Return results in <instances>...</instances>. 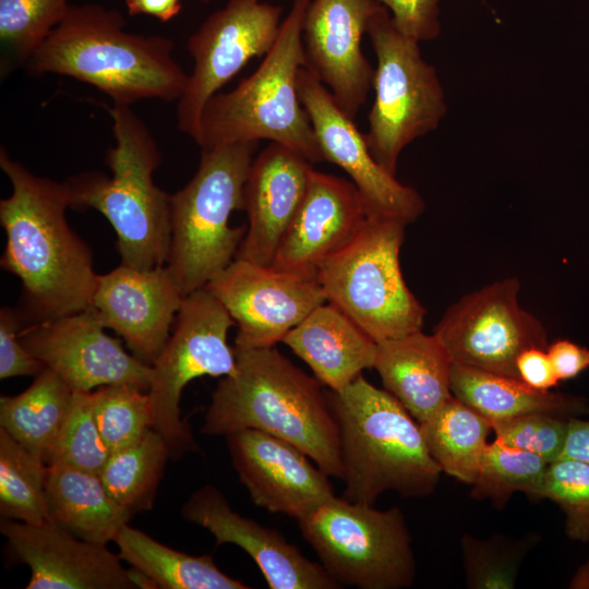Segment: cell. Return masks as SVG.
Returning <instances> with one entry per match:
<instances>
[{"label":"cell","instance_id":"6da1fadb","mask_svg":"<svg viewBox=\"0 0 589 589\" xmlns=\"http://www.w3.org/2000/svg\"><path fill=\"white\" fill-rule=\"evenodd\" d=\"M0 167L12 187L0 201V265L21 281L15 311L22 328L89 308L98 274L91 248L67 220V182L36 176L3 147Z\"/></svg>","mask_w":589,"mask_h":589},{"label":"cell","instance_id":"7a4b0ae2","mask_svg":"<svg viewBox=\"0 0 589 589\" xmlns=\"http://www.w3.org/2000/svg\"><path fill=\"white\" fill-rule=\"evenodd\" d=\"M235 348V347H233ZM237 370L212 394L201 432L255 429L290 442L342 479L339 432L326 392L274 347L235 348Z\"/></svg>","mask_w":589,"mask_h":589},{"label":"cell","instance_id":"3957f363","mask_svg":"<svg viewBox=\"0 0 589 589\" xmlns=\"http://www.w3.org/2000/svg\"><path fill=\"white\" fill-rule=\"evenodd\" d=\"M125 20L96 3L70 5L65 16L26 61L32 74L55 73L95 86L113 105L157 98L178 101L189 74L173 59V41L125 31Z\"/></svg>","mask_w":589,"mask_h":589},{"label":"cell","instance_id":"277c9868","mask_svg":"<svg viewBox=\"0 0 589 589\" xmlns=\"http://www.w3.org/2000/svg\"><path fill=\"white\" fill-rule=\"evenodd\" d=\"M326 395L339 432L341 497L373 505L386 491L404 497L434 492L442 469L428 450L419 422L393 395L362 374Z\"/></svg>","mask_w":589,"mask_h":589},{"label":"cell","instance_id":"5b68a950","mask_svg":"<svg viewBox=\"0 0 589 589\" xmlns=\"http://www.w3.org/2000/svg\"><path fill=\"white\" fill-rule=\"evenodd\" d=\"M116 144L106 154L112 177L81 172L67 180L71 208H93L112 226L121 264L149 269L165 266L170 245V195L154 182L161 161L142 119L125 105L108 109Z\"/></svg>","mask_w":589,"mask_h":589},{"label":"cell","instance_id":"8992f818","mask_svg":"<svg viewBox=\"0 0 589 589\" xmlns=\"http://www.w3.org/2000/svg\"><path fill=\"white\" fill-rule=\"evenodd\" d=\"M311 0H293L279 35L259 68L205 105L195 143L201 148L268 140L304 157L324 161L309 115L298 93L305 67L303 24Z\"/></svg>","mask_w":589,"mask_h":589},{"label":"cell","instance_id":"52a82bcc","mask_svg":"<svg viewBox=\"0 0 589 589\" xmlns=\"http://www.w3.org/2000/svg\"><path fill=\"white\" fill-rule=\"evenodd\" d=\"M257 143L201 148L194 177L170 195V245L166 262L183 297L205 288L235 259L247 225L231 227L243 209L244 183Z\"/></svg>","mask_w":589,"mask_h":589},{"label":"cell","instance_id":"ba28073f","mask_svg":"<svg viewBox=\"0 0 589 589\" xmlns=\"http://www.w3.org/2000/svg\"><path fill=\"white\" fill-rule=\"evenodd\" d=\"M406 225L369 217L316 273L327 302L374 341L422 330L425 309L405 283L399 261Z\"/></svg>","mask_w":589,"mask_h":589},{"label":"cell","instance_id":"9c48e42d","mask_svg":"<svg viewBox=\"0 0 589 589\" xmlns=\"http://www.w3.org/2000/svg\"><path fill=\"white\" fill-rule=\"evenodd\" d=\"M366 34L376 68L364 139L373 158L395 176L401 152L444 119L445 92L435 68L423 59L419 41L396 28L384 5L371 16Z\"/></svg>","mask_w":589,"mask_h":589},{"label":"cell","instance_id":"30bf717a","mask_svg":"<svg viewBox=\"0 0 589 589\" xmlns=\"http://www.w3.org/2000/svg\"><path fill=\"white\" fill-rule=\"evenodd\" d=\"M305 541L340 585L401 589L416 578L411 537L400 508L333 497L298 520Z\"/></svg>","mask_w":589,"mask_h":589},{"label":"cell","instance_id":"8fae6325","mask_svg":"<svg viewBox=\"0 0 589 589\" xmlns=\"http://www.w3.org/2000/svg\"><path fill=\"white\" fill-rule=\"evenodd\" d=\"M236 325L225 306L206 288L183 298L171 333L153 363L148 396L153 429L166 441L170 457L196 452L197 443L180 416L183 388L201 376H229L237 370L235 348L227 342Z\"/></svg>","mask_w":589,"mask_h":589},{"label":"cell","instance_id":"7c38bea8","mask_svg":"<svg viewBox=\"0 0 589 589\" xmlns=\"http://www.w3.org/2000/svg\"><path fill=\"white\" fill-rule=\"evenodd\" d=\"M520 283L506 277L450 304L434 328L453 363L519 378L518 356L546 349L542 322L519 305Z\"/></svg>","mask_w":589,"mask_h":589},{"label":"cell","instance_id":"4fadbf2b","mask_svg":"<svg viewBox=\"0 0 589 589\" xmlns=\"http://www.w3.org/2000/svg\"><path fill=\"white\" fill-rule=\"evenodd\" d=\"M281 8L264 0H227L188 39L193 70L177 101V125L194 141L207 101L251 59L265 56L280 31Z\"/></svg>","mask_w":589,"mask_h":589},{"label":"cell","instance_id":"5bb4252c","mask_svg":"<svg viewBox=\"0 0 589 589\" xmlns=\"http://www.w3.org/2000/svg\"><path fill=\"white\" fill-rule=\"evenodd\" d=\"M297 84L324 160L350 177L369 217L394 219L406 226L417 220L425 208L423 199L373 158L364 134L329 89L305 67L299 70Z\"/></svg>","mask_w":589,"mask_h":589},{"label":"cell","instance_id":"9a60e30c","mask_svg":"<svg viewBox=\"0 0 589 589\" xmlns=\"http://www.w3.org/2000/svg\"><path fill=\"white\" fill-rule=\"evenodd\" d=\"M238 326L235 348L274 347L327 302L316 278L235 259L205 287Z\"/></svg>","mask_w":589,"mask_h":589},{"label":"cell","instance_id":"2e32d148","mask_svg":"<svg viewBox=\"0 0 589 589\" xmlns=\"http://www.w3.org/2000/svg\"><path fill=\"white\" fill-rule=\"evenodd\" d=\"M22 344L73 390L127 384L148 392L152 368L125 351L105 333L96 310L89 308L23 327Z\"/></svg>","mask_w":589,"mask_h":589},{"label":"cell","instance_id":"e0dca14e","mask_svg":"<svg viewBox=\"0 0 589 589\" xmlns=\"http://www.w3.org/2000/svg\"><path fill=\"white\" fill-rule=\"evenodd\" d=\"M225 437L231 465L257 507L300 520L335 497L329 476L290 442L255 429Z\"/></svg>","mask_w":589,"mask_h":589},{"label":"cell","instance_id":"ac0fdd59","mask_svg":"<svg viewBox=\"0 0 589 589\" xmlns=\"http://www.w3.org/2000/svg\"><path fill=\"white\" fill-rule=\"evenodd\" d=\"M374 0H311L303 24L305 68L356 119L372 87L374 69L361 49Z\"/></svg>","mask_w":589,"mask_h":589},{"label":"cell","instance_id":"d6986e66","mask_svg":"<svg viewBox=\"0 0 589 589\" xmlns=\"http://www.w3.org/2000/svg\"><path fill=\"white\" fill-rule=\"evenodd\" d=\"M12 556L31 569L26 589H134L129 569L107 544L82 540L51 520L2 518Z\"/></svg>","mask_w":589,"mask_h":589},{"label":"cell","instance_id":"ffe728a7","mask_svg":"<svg viewBox=\"0 0 589 589\" xmlns=\"http://www.w3.org/2000/svg\"><path fill=\"white\" fill-rule=\"evenodd\" d=\"M183 298L166 265L141 269L120 264L98 275L92 306L103 326L122 337L130 352L152 366Z\"/></svg>","mask_w":589,"mask_h":589},{"label":"cell","instance_id":"44dd1931","mask_svg":"<svg viewBox=\"0 0 589 589\" xmlns=\"http://www.w3.org/2000/svg\"><path fill=\"white\" fill-rule=\"evenodd\" d=\"M368 218L351 181L313 169L304 199L271 266L316 278L320 266L350 243Z\"/></svg>","mask_w":589,"mask_h":589},{"label":"cell","instance_id":"7402d4cb","mask_svg":"<svg viewBox=\"0 0 589 589\" xmlns=\"http://www.w3.org/2000/svg\"><path fill=\"white\" fill-rule=\"evenodd\" d=\"M190 522L207 529L217 545L231 543L255 562L271 589H338L322 566L304 556L277 530L236 513L225 495L207 484L195 490L181 508Z\"/></svg>","mask_w":589,"mask_h":589},{"label":"cell","instance_id":"603a6c76","mask_svg":"<svg viewBox=\"0 0 589 589\" xmlns=\"http://www.w3.org/2000/svg\"><path fill=\"white\" fill-rule=\"evenodd\" d=\"M312 163L271 143L253 158L243 189L245 236L236 259L271 266L306 193Z\"/></svg>","mask_w":589,"mask_h":589},{"label":"cell","instance_id":"cb8c5ba5","mask_svg":"<svg viewBox=\"0 0 589 589\" xmlns=\"http://www.w3.org/2000/svg\"><path fill=\"white\" fill-rule=\"evenodd\" d=\"M373 368L384 389L423 423L453 397V361L434 335L422 330L376 342Z\"/></svg>","mask_w":589,"mask_h":589},{"label":"cell","instance_id":"d4e9b609","mask_svg":"<svg viewBox=\"0 0 589 589\" xmlns=\"http://www.w3.org/2000/svg\"><path fill=\"white\" fill-rule=\"evenodd\" d=\"M281 342L336 392L373 368L376 356V341L329 302L315 308Z\"/></svg>","mask_w":589,"mask_h":589},{"label":"cell","instance_id":"484cf974","mask_svg":"<svg viewBox=\"0 0 589 589\" xmlns=\"http://www.w3.org/2000/svg\"><path fill=\"white\" fill-rule=\"evenodd\" d=\"M48 467L49 520L85 541H115L133 514L109 495L100 477L65 465Z\"/></svg>","mask_w":589,"mask_h":589},{"label":"cell","instance_id":"4316f807","mask_svg":"<svg viewBox=\"0 0 589 589\" xmlns=\"http://www.w3.org/2000/svg\"><path fill=\"white\" fill-rule=\"evenodd\" d=\"M452 394L490 421L543 412L574 418L589 412L577 396L539 390L521 380L453 363Z\"/></svg>","mask_w":589,"mask_h":589},{"label":"cell","instance_id":"83f0119b","mask_svg":"<svg viewBox=\"0 0 589 589\" xmlns=\"http://www.w3.org/2000/svg\"><path fill=\"white\" fill-rule=\"evenodd\" d=\"M73 392L46 368L22 393L0 397V428L47 464L70 411Z\"/></svg>","mask_w":589,"mask_h":589},{"label":"cell","instance_id":"f1b7e54d","mask_svg":"<svg viewBox=\"0 0 589 589\" xmlns=\"http://www.w3.org/2000/svg\"><path fill=\"white\" fill-rule=\"evenodd\" d=\"M121 560L161 589H249L223 573L211 555H190L124 525L115 539Z\"/></svg>","mask_w":589,"mask_h":589},{"label":"cell","instance_id":"f546056e","mask_svg":"<svg viewBox=\"0 0 589 589\" xmlns=\"http://www.w3.org/2000/svg\"><path fill=\"white\" fill-rule=\"evenodd\" d=\"M420 428L428 450L442 472L472 484L489 444L490 420L453 396Z\"/></svg>","mask_w":589,"mask_h":589},{"label":"cell","instance_id":"4dcf8cb0","mask_svg":"<svg viewBox=\"0 0 589 589\" xmlns=\"http://www.w3.org/2000/svg\"><path fill=\"white\" fill-rule=\"evenodd\" d=\"M169 458L166 441L151 429L136 443L111 453L99 477L120 506L132 514L147 510L153 508Z\"/></svg>","mask_w":589,"mask_h":589},{"label":"cell","instance_id":"1f68e13d","mask_svg":"<svg viewBox=\"0 0 589 589\" xmlns=\"http://www.w3.org/2000/svg\"><path fill=\"white\" fill-rule=\"evenodd\" d=\"M48 465L0 428V514L26 524L49 519Z\"/></svg>","mask_w":589,"mask_h":589},{"label":"cell","instance_id":"d6a6232c","mask_svg":"<svg viewBox=\"0 0 589 589\" xmlns=\"http://www.w3.org/2000/svg\"><path fill=\"white\" fill-rule=\"evenodd\" d=\"M549 462L541 456L497 442L489 443L481 458L471 496L491 500L495 507L506 505L516 492L541 500Z\"/></svg>","mask_w":589,"mask_h":589},{"label":"cell","instance_id":"836d02e7","mask_svg":"<svg viewBox=\"0 0 589 589\" xmlns=\"http://www.w3.org/2000/svg\"><path fill=\"white\" fill-rule=\"evenodd\" d=\"M93 413L111 453L140 441L153 429L147 392L127 384L105 385L92 392Z\"/></svg>","mask_w":589,"mask_h":589},{"label":"cell","instance_id":"e575fe53","mask_svg":"<svg viewBox=\"0 0 589 589\" xmlns=\"http://www.w3.org/2000/svg\"><path fill=\"white\" fill-rule=\"evenodd\" d=\"M536 540L532 536L512 539L494 534L479 539L465 533L460 551L470 589H513L527 552Z\"/></svg>","mask_w":589,"mask_h":589},{"label":"cell","instance_id":"d590c367","mask_svg":"<svg viewBox=\"0 0 589 589\" xmlns=\"http://www.w3.org/2000/svg\"><path fill=\"white\" fill-rule=\"evenodd\" d=\"M92 392H73L70 411L50 453L48 466L65 465L100 474L111 452L94 418Z\"/></svg>","mask_w":589,"mask_h":589},{"label":"cell","instance_id":"8d00e7d4","mask_svg":"<svg viewBox=\"0 0 589 589\" xmlns=\"http://www.w3.org/2000/svg\"><path fill=\"white\" fill-rule=\"evenodd\" d=\"M68 0H0V37L27 61L65 16Z\"/></svg>","mask_w":589,"mask_h":589},{"label":"cell","instance_id":"74e56055","mask_svg":"<svg viewBox=\"0 0 589 589\" xmlns=\"http://www.w3.org/2000/svg\"><path fill=\"white\" fill-rule=\"evenodd\" d=\"M556 503L565 515V533L589 542V464L560 458L548 467L541 500Z\"/></svg>","mask_w":589,"mask_h":589},{"label":"cell","instance_id":"f35d334b","mask_svg":"<svg viewBox=\"0 0 589 589\" xmlns=\"http://www.w3.org/2000/svg\"><path fill=\"white\" fill-rule=\"evenodd\" d=\"M570 418L534 412L490 421L495 440L541 456L549 464L563 455Z\"/></svg>","mask_w":589,"mask_h":589},{"label":"cell","instance_id":"ab89813d","mask_svg":"<svg viewBox=\"0 0 589 589\" xmlns=\"http://www.w3.org/2000/svg\"><path fill=\"white\" fill-rule=\"evenodd\" d=\"M22 324L14 309L0 310V378L36 376L46 369L22 344L19 332Z\"/></svg>","mask_w":589,"mask_h":589},{"label":"cell","instance_id":"60d3db41","mask_svg":"<svg viewBox=\"0 0 589 589\" xmlns=\"http://www.w3.org/2000/svg\"><path fill=\"white\" fill-rule=\"evenodd\" d=\"M392 13L396 28L417 40L435 39L441 32L440 0H374Z\"/></svg>","mask_w":589,"mask_h":589},{"label":"cell","instance_id":"b9f144b4","mask_svg":"<svg viewBox=\"0 0 589 589\" xmlns=\"http://www.w3.org/2000/svg\"><path fill=\"white\" fill-rule=\"evenodd\" d=\"M516 364L519 378L532 388L550 390L560 382L546 349H527L518 356Z\"/></svg>","mask_w":589,"mask_h":589},{"label":"cell","instance_id":"7bdbcfd3","mask_svg":"<svg viewBox=\"0 0 589 589\" xmlns=\"http://www.w3.org/2000/svg\"><path fill=\"white\" fill-rule=\"evenodd\" d=\"M546 352L560 381L573 378L589 368V349L567 339L549 344Z\"/></svg>","mask_w":589,"mask_h":589},{"label":"cell","instance_id":"ee69618b","mask_svg":"<svg viewBox=\"0 0 589 589\" xmlns=\"http://www.w3.org/2000/svg\"><path fill=\"white\" fill-rule=\"evenodd\" d=\"M561 458H573L589 464V420L570 418L565 448Z\"/></svg>","mask_w":589,"mask_h":589},{"label":"cell","instance_id":"f6af8a7d","mask_svg":"<svg viewBox=\"0 0 589 589\" xmlns=\"http://www.w3.org/2000/svg\"><path fill=\"white\" fill-rule=\"evenodd\" d=\"M130 15L146 14L167 22L181 11L180 0H124Z\"/></svg>","mask_w":589,"mask_h":589},{"label":"cell","instance_id":"bcb514c9","mask_svg":"<svg viewBox=\"0 0 589 589\" xmlns=\"http://www.w3.org/2000/svg\"><path fill=\"white\" fill-rule=\"evenodd\" d=\"M568 588L589 589V558L575 572L569 581Z\"/></svg>","mask_w":589,"mask_h":589},{"label":"cell","instance_id":"7dc6e473","mask_svg":"<svg viewBox=\"0 0 589 589\" xmlns=\"http://www.w3.org/2000/svg\"><path fill=\"white\" fill-rule=\"evenodd\" d=\"M199 1H202V2H209V1H212V0H199Z\"/></svg>","mask_w":589,"mask_h":589}]
</instances>
